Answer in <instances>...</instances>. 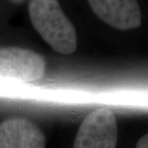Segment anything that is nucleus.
<instances>
[{"label":"nucleus","mask_w":148,"mask_h":148,"mask_svg":"<svg viewBox=\"0 0 148 148\" xmlns=\"http://www.w3.org/2000/svg\"><path fill=\"white\" fill-rule=\"evenodd\" d=\"M32 25L58 53L69 54L77 49V33L58 0H31L28 7Z\"/></svg>","instance_id":"obj_1"},{"label":"nucleus","mask_w":148,"mask_h":148,"mask_svg":"<svg viewBox=\"0 0 148 148\" xmlns=\"http://www.w3.org/2000/svg\"><path fill=\"white\" fill-rule=\"evenodd\" d=\"M45 69V59L39 53L21 48H0V81L32 82L42 77Z\"/></svg>","instance_id":"obj_2"},{"label":"nucleus","mask_w":148,"mask_h":148,"mask_svg":"<svg viewBox=\"0 0 148 148\" xmlns=\"http://www.w3.org/2000/svg\"><path fill=\"white\" fill-rule=\"evenodd\" d=\"M118 127L114 114L100 108L86 117L74 141L73 148H116Z\"/></svg>","instance_id":"obj_3"},{"label":"nucleus","mask_w":148,"mask_h":148,"mask_svg":"<svg viewBox=\"0 0 148 148\" xmlns=\"http://www.w3.org/2000/svg\"><path fill=\"white\" fill-rule=\"evenodd\" d=\"M91 9L102 21L119 30H132L142 24L137 0H88Z\"/></svg>","instance_id":"obj_4"},{"label":"nucleus","mask_w":148,"mask_h":148,"mask_svg":"<svg viewBox=\"0 0 148 148\" xmlns=\"http://www.w3.org/2000/svg\"><path fill=\"white\" fill-rule=\"evenodd\" d=\"M44 132L32 121L12 118L0 123V148H45Z\"/></svg>","instance_id":"obj_5"},{"label":"nucleus","mask_w":148,"mask_h":148,"mask_svg":"<svg viewBox=\"0 0 148 148\" xmlns=\"http://www.w3.org/2000/svg\"><path fill=\"white\" fill-rule=\"evenodd\" d=\"M136 148H148V133L145 134L139 139Z\"/></svg>","instance_id":"obj_6"},{"label":"nucleus","mask_w":148,"mask_h":148,"mask_svg":"<svg viewBox=\"0 0 148 148\" xmlns=\"http://www.w3.org/2000/svg\"><path fill=\"white\" fill-rule=\"evenodd\" d=\"M11 1L12 3H16V4H18V3H21L22 2H24L25 0H9Z\"/></svg>","instance_id":"obj_7"}]
</instances>
